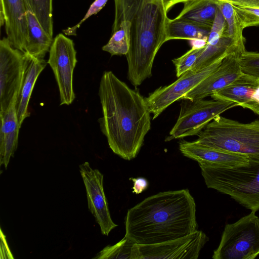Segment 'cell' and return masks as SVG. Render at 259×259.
<instances>
[{
  "label": "cell",
  "instance_id": "6da1fadb",
  "mask_svg": "<svg viewBox=\"0 0 259 259\" xmlns=\"http://www.w3.org/2000/svg\"><path fill=\"white\" fill-rule=\"evenodd\" d=\"M98 95L102 110L98 122L109 147L124 159H134L151 128V113L145 98L111 71L103 72Z\"/></svg>",
  "mask_w": 259,
  "mask_h": 259
},
{
  "label": "cell",
  "instance_id": "7a4b0ae2",
  "mask_svg": "<svg viewBox=\"0 0 259 259\" xmlns=\"http://www.w3.org/2000/svg\"><path fill=\"white\" fill-rule=\"evenodd\" d=\"M195 200L188 189L159 192L127 210L125 235L138 245L162 243L198 229Z\"/></svg>",
  "mask_w": 259,
  "mask_h": 259
},
{
  "label": "cell",
  "instance_id": "3957f363",
  "mask_svg": "<svg viewBox=\"0 0 259 259\" xmlns=\"http://www.w3.org/2000/svg\"><path fill=\"white\" fill-rule=\"evenodd\" d=\"M112 32L119 27L130 30V46L125 55L127 78L138 87L152 75L155 56L166 42L168 18L162 0H114Z\"/></svg>",
  "mask_w": 259,
  "mask_h": 259
},
{
  "label": "cell",
  "instance_id": "277c9868",
  "mask_svg": "<svg viewBox=\"0 0 259 259\" xmlns=\"http://www.w3.org/2000/svg\"><path fill=\"white\" fill-rule=\"evenodd\" d=\"M206 186L230 196L244 207L259 210V155L233 167L199 164Z\"/></svg>",
  "mask_w": 259,
  "mask_h": 259
},
{
  "label": "cell",
  "instance_id": "5b68a950",
  "mask_svg": "<svg viewBox=\"0 0 259 259\" xmlns=\"http://www.w3.org/2000/svg\"><path fill=\"white\" fill-rule=\"evenodd\" d=\"M208 147L247 156L259 155V119L248 123L218 116L197 135Z\"/></svg>",
  "mask_w": 259,
  "mask_h": 259
},
{
  "label": "cell",
  "instance_id": "8992f818",
  "mask_svg": "<svg viewBox=\"0 0 259 259\" xmlns=\"http://www.w3.org/2000/svg\"><path fill=\"white\" fill-rule=\"evenodd\" d=\"M259 255V218L251 212L226 225L213 259H254Z\"/></svg>",
  "mask_w": 259,
  "mask_h": 259
},
{
  "label": "cell",
  "instance_id": "52a82bcc",
  "mask_svg": "<svg viewBox=\"0 0 259 259\" xmlns=\"http://www.w3.org/2000/svg\"><path fill=\"white\" fill-rule=\"evenodd\" d=\"M179 116L167 140L197 135L214 118L238 106L230 101L182 99Z\"/></svg>",
  "mask_w": 259,
  "mask_h": 259
},
{
  "label": "cell",
  "instance_id": "ba28073f",
  "mask_svg": "<svg viewBox=\"0 0 259 259\" xmlns=\"http://www.w3.org/2000/svg\"><path fill=\"white\" fill-rule=\"evenodd\" d=\"M49 53L47 62L58 87L60 105H69L75 98L73 78L77 60L74 44L71 39L60 33L54 38Z\"/></svg>",
  "mask_w": 259,
  "mask_h": 259
},
{
  "label": "cell",
  "instance_id": "9c48e42d",
  "mask_svg": "<svg viewBox=\"0 0 259 259\" xmlns=\"http://www.w3.org/2000/svg\"><path fill=\"white\" fill-rule=\"evenodd\" d=\"M24 55L7 37L0 40V114L17 98L24 72Z\"/></svg>",
  "mask_w": 259,
  "mask_h": 259
},
{
  "label": "cell",
  "instance_id": "30bf717a",
  "mask_svg": "<svg viewBox=\"0 0 259 259\" xmlns=\"http://www.w3.org/2000/svg\"><path fill=\"white\" fill-rule=\"evenodd\" d=\"M222 60L196 72L189 70L171 84L159 87L150 94L145 100L150 113L153 114V119L213 72L219 67Z\"/></svg>",
  "mask_w": 259,
  "mask_h": 259
},
{
  "label": "cell",
  "instance_id": "8fae6325",
  "mask_svg": "<svg viewBox=\"0 0 259 259\" xmlns=\"http://www.w3.org/2000/svg\"><path fill=\"white\" fill-rule=\"evenodd\" d=\"M209 238L197 230L186 236L149 245H138L137 259H197Z\"/></svg>",
  "mask_w": 259,
  "mask_h": 259
},
{
  "label": "cell",
  "instance_id": "7c38bea8",
  "mask_svg": "<svg viewBox=\"0 0 259 259\" xmlns=\"http://www.w3.org/2000/svg\"><path fill=\"white\" fill-rule=\"evenodd\" d=\"M79 171L85 186L88 208L99 225L104 235L109 233L117 225L110 216L103 189V175L97 169H93L89 162L79 165Z\"/></svg>",
  "mask_w": 259,
  "mask_h": 259
},
{
  "label": "cell",
  "instance_id": "4fadbf2b",
  "mask_svg": "<svg viewBox=\"0 0 259 259\" xmlns=\"http://www.w3.org/2000/svg\"><path fill=\"white\" fill-rule=\"evenodd\" d=\"M245 47L237 45L226 33V25L219 8L206 45L191 70L196 72L223 59L229 53Z\"/></svg>",
  "mask_w": 259,
  "mask_h": 259
},
{
  "label": "cell",
  "instance_id": "5bb4252c",
  "mask_svg": "<svg viewBox=\"0 0 259 259\" xmlns=\"http://www.w3.org/2000/svg\"><path fill=\"white\" fill-rule=\"evenodd\" d=\"M245 50H238L228 54L219 67L181 99H201L211 96L231 84L239 77L241 71L239 59Z\"/></svg>",
  "mask_w": 259,
  "mask_h": 259
},
{
  "label": "cell",
  "instance_id": "9a60e30c",
  "mask_svg": "<svg viewBox=\"0 0 259 259\" xmlns=\"http://www.w3.org/2000/svg\"><path fill=\"white\" fill-rule=\"evenodd\" d=\"M181 152L186 157L199 164L220 167H233L246 163L249 156L219 150L203 146L196 141H181L179 144Z\"/></svg>",
  "mask_w": 259,
  "mask_h": 259
},
{
  "label": "cell",
  "instance_id": "2e32d148",
  "mask_svg": "<svg viewBox=\"0 0 259 259\" xmlns=\"http://www.w3.org/2000/svg\"><path fill=\"white\" fill-rule=\"evenodd\" d=\"M0 10L5 17L7 38L13 47L24 53L27 37L25 0H0Z\"/></svg>",
  "mask_w": 259,
  "mask_h": 259
},
{
  "label": "cell",
  "instance_id": "e0dca14e",
  "mask_svg": "<svg viewBox=\"0 0 259 259\" xmlns=\"http://www.w3.org/2000/svg\"><path fill=\"white\" fill-rule=\"evenodd\" d=\"M24 55V72L22 82L18 94L15 108L20 127L24 120L30 116L28 104L37 79L48 62L27 54Z\"/></svg>",
  "mask_w": 259,
  "mask_h": 259
},
{
  "label": "cell",
  "instance_id": "ac0fdd59",
  "mask_svg": "<svg viewBox=\"0 0 259 259\" xmlns=\"http://www.w3.org/2000/svg\"><path fill=\"white\" fill-rule=\"evenodd\" d=\"M16 99L5 112L0 114V164L6 168L17 149L21 128L15 108Z\"/></svg>",
  "mask_w": 259,
  "mask_h": 259
},
{
  "label": "cell",
  "instance_id": "d6986e66",
  "mask_svg": "<svg viewBox=\"0 0 259 259\" xmlns=\"http://www.w3.org/2000/svg\"><path fill=\"white\" fill-rule=\"evenodd\" d=\"M259 85V78L242 74L235 80L210 96L214 100L233 101L244 108H250Z\"/></svg>",
  "mask_w": 259,
  "mask_h": 259
},
{
  "label": "cell",
  "instance_id": "ffe728a7",
  "mask_svg": "<svg viewBox=\"0 0 259 259\" xmlns=\"http://www.w3.org/2000/svg\"><path fill=\"white\" fill-rule=\"evenodd\" d=\"M27 37L24 52L38 59H44L49 52L54 38L41 25L26 1Z\"/></svg>",
  "mask_w": 259,
  "mask_h": 259
},
{
  "label": "cell",
  "instance_id": "44dd1931",
  "mask_svg": "<svg viewBox=\"0 0 259 259\" xmlns=\"http://www.w3.org/2000/svg\"><path fill=\"white\" fill-rule=\"evenodd\" d=\"M184 4L183 9L176 18L211 29L218 9L216 0H193Z\"/></svg>",
  "mask_w": 259,
  "mask_h": 259
},
{
  "label": "cell",
  "instance_id": "7402d4cb",
  "mask_svg": "<svg viewBox=\"0 0 259 259\" xmlns=\"http://www.w3.org/2000/svg\"><path fill=\"white\" fill-rule=\"evenodd\" d=\"M210 30L184 20L168 18L166 26V41L175 39L207 40Z\"/></svg>",
  "mask_w": 259,
  "mask_h": 259
},
{
  "label": "cell",
  "instance_id": "603a6c76",
  "mask_svg": "<svg viewBox=\"0 0 259 259\" xmlns=\"http://www.w3.org/2000/svg\"><path fill=\"white\" fill-rule=\"evenodd\" d=\"M229 3L241 27L259 25V0H221Z\"/></svg>",
  "mask_w": 259,
  "mask_h": 259
},
{
  "label": "cell",
  "instance_id": "cb8c5ba5",
  "mask_svg": "<svg viewBox=\"0 0 259 259\" xmlns=\"http://www.w3.org/2000/svg\"><path fill=\"white\" fill-rule=\"evenodd\" d=\"M137 244L125 235L115 244L104 248L94 258L137 259Z\"/></svg>",
  "mask_w": 259,
  "mask_h": 259
},
{
  "label": "cell",
  "instance_id": "d4e9b609",
  "mask_svg": "<svg viewBox=\"0 0 259 259\" xmlns=\"http://www.w3.org/2000/svg\"><path fill=\"white\" fill-rule=\"evenodd\" d=\"M216 1L225 21L227 34L237 45L245 47V38L242 34L243 29L236 19L233 7L227 2Z\"/></svg>",
  "mask_w": 259,
  "mask_h": 259
},
{
  "label": "cell",
  "instance_id": "484cf974",
  "mask_svg": "<svg viewBox=\"0 0 259 259\" xmlns=\"http://www.w3.org/2000/svg\"><path fill=\"white\" fill-rule=\"evenodd\" d=\"M42 27L53 36V0H25Z\"/></svg>",
  "mask_w": 259,
  "mask_h": 259
},
{
  "label": "cell",
  "instance_id": "4316f807",
  "mask_svg": "<svg viewBox=\"0 0 259 259\" xmlns=\"http://www.w3.org/2000/svg\"><path fill=\"white\" fill-rule=\"evenodd\" d=\"M130 46V31L125 28H119L112 33L108 42L102 50L113 55H126Z\"/></svg>",
  "mask_w": 259,
  "mask_h": 259
},
{
  "label": "cell",
  "instance_id": "83f0119b",
  "mask_svg": "<svg viewBox=\"0 0 259 259\" xmlns=\"http://www.w3.org/2000/svg\"><path fill=\"white\" fill-rule=\"evenodd\" d=\"M205 46H194L182 56L172 60L176 67V75L178 77L191 70Z\"/></svg>",
  "mask_w": 259,
  "mask_h": 259
},
{
  "label": "cell",
  "instance_id": "f1b7e54d",
  "mask_svg": "<svg viewBox=\"0 0 259 259\" xmlns=\"http://www.w3.org/2000/svg\"><path fill=\"white\" fill-rule=\"evenodd\" d=\"M241 72L259 78V52L244 51L240 55Z\"/></svg>",
  "mask_w": 259,
  "mask_h": 259
},
{
  "label": "cell",
  "instance_id": "f546056e",
  "mask_svg": "<svg viewBox=\"0 0 259 259\" xmlns=\"http://www.w3.org/2000/svg\"><path fill=\"white\" fill-rule=\"evenodd\" d=\"M107 1L108 0H95V1L91 5L83 18L74 26L68 27L67 28L63 30L62 32L63 33L67 36H76L77 35V30L79 28L82 23L91 16L96 15L105 6Z\"/></svg>",
  "mask_w": 259,
  "mask_h": 259
},
{
  "label": "cell",
  "instance_id": "4dcf8cb0",
  "mask_svg": "<svg viewBox=\"0 0 259 259\" xmlns=\"http://www.w3.org/2000/svg\"><path fill=\"white\" fill-rule=\"evenodd\" d=\"M131 180H132L134 183L133 192L136 193V194L142 193L148 187V182L144 178H132Z\"/></svg>",
  "mask_w": 259,
  "mask_h": 259
},
{
  "label": "cell",
  "instance_id": "1f68e13d",
  "mask_svg": "<svg viewBox=\"0 0 259 259\" xmlns=\"http://www.w3.org/2000/svg\"><path fill=\"white\" fill-rule=\"evenodd\" d=\"M1 258H14L9 249L5 236L3 234L2 229L1 230Z\"/></svg>",
  "mask_w": 259,
  "mask_h": 259
},
{
  "label": "cell",
  "instance_id": "d6a6232c",
  "mask_svg": "<svg viewBox=\"0 0 259 259\" xmlns=\"http://www.w3.org/2000/svg\"><path fill=\"white\" fill-rule=\"evenodd\" d=\"M193 0H162L165 10L167 13L175 5L179 3H185L188 1Z\"/></svg>",
  "mask_w": 259,
  "mask_h": 259
}]
</instances>
